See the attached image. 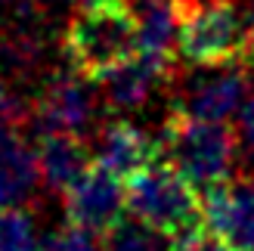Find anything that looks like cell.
I'll return each instance as SVG.
<instances>
[{"label":"cell","instance_id":"cell-14","mask_svg":"<svg viewBox=\"0 0 254 251\" xmlns=\"http://www.w3.org/2000/svg\"><path fill=\"white\" fill-rule=\"evenodd\" d=\"M0 251H41L34 220L16 205H0Z\"/></svg>","mask_w":254,"mask_h":251},{"label":"cell","instance_id":"cell-18","mask_svg":"<svg viewBox=\"0 0 254 251\" xmlns=\"http://www.w3.org/2000/svg\"><path fill=\"white\" fill-rule=\"evenodd\" d=\"M171 251H192V248H189V245H174Z\"/></svg>","mask_w":254,"mask_h":251},{"label":"cell","instance_id":"cell-3","mask_svg":"<svg viewBox=\"0 0 254 251\" xmlns=\"http://www.w3.org/2000/svg\"><path fill=\"white\" fill-rule=\"evenodd\" d=\"M127 195H130V214L164 233L174 245H189L208 233L205 202L198 189L164 158L133 174L127 180Z\"/></svg>","mask_w":254,"mask_h":251},{"label":"cell","instance_id":"cell-16","mask_svg":"<svg viewBox=\"0 0 254 251\" xmlns=\"http://www.w3.org/2000/svg\"><path fill=\"white\" fill-rule=\"evenodd\" d=\"M236 140H239V152L245 155V161L254 168V96L245 99V106L236 115Z\"/></svg>","mask_w":254,"mask_h":251},{"label":"cell","instance_id":"cell-11","mask_svg":"<svg viewBox=\"0 0 254 251\" xmlns=\"http://www.w3.org/2000/svg\"><path fill=\"white\" fill-rule=\"evenodd\" d=\"M37 165H41V180L47 189L65 195L96 161L93 149L78 133H41Z\"/></svg>","mask_w":254,"mask_h":251},{"label":"cell","instance_id":"cell-4","mask_svg":"<svg viewBox=\"0 0 254 251\" xmlns=\"http://www.w3.org/2000/svg\"><path fill=\"white\" fill-rule=\"evenodd\" d=\"M161 158L174 165L195 189L208 192L233 177L239 140L226 121H198L171 115L158 133Z\"/></svg>","mask_w":254,"mask_h":251},{"label":"cell","instance_id":"cell-15","mask_svg":"<svg viewBox=\"0 0 254 251\" xmlns=\"http://www.w3.org/2000/svg\"><path fill=\"white\" fill-rule=\"evenodd\" d=\"M41 251H106V245L99 242L96 233L68 223V227H62V230H56L50 236V239L41 245Z\"/></svg>","mask_w":254,"mask_h":251},{"label":"cell","instance_id":"cell-9","mask_svg":"<svg viewBox=\"0 0 254 251\" xmlns=\"http://www.w3.org/2000/svg\"><path fill=\"white\" fill-rule=\"evenodd\" d=\"M93 161L99 168H106L118 177L130 180L133 174L149 168L152 161L161 158V143L158 136L146 133L130 121H109L93 133Z\"/></svg>","mask_w":254,"mask_h":251},{"label":"cell","instance_id":"cell-13","mask_svg":"<svg viewBox=\"0 0 254 251\" xmlns=\"http://www.w3.org/2000/svg\"><path fill=\"white\" fill-rule=\"evenodd\" d=\"M106 251H171L174 242L155 227H149L146 220H139L136 214L118 220L106 236H103Z\"/></svg>","mask_w":254,"mask_h":251},{"label":"cell","instance_id":"cell-10","mask_svg":"<svg viewBox=\"0 0 254 251\" xmlns=\"http://www.w3.org/2000/svg\"><path fill=\"white\" fill-rule=\"evenodd\" d=\"M171 78H174V65H164V62H155L143 53H136L124 65L103 74L96 81L99 84L96 90L109 112H133L139 106H146L149 96Z\"/></svg>","mask_w":254,"mask_h":251},{"label":"cell","instance_id":"cell-5","mask_svg":"<svg viewBox=\"0 0 254 251\" xmlns=\"http://www.w3.org/2000/svg\"><path fill=\"white\" fill-rule=\"evenodd\" d=\"M248 74L242 65H192L177 78L174 115L198 121H230L245 106Z\"/></svg>","mask_w":254,"mask_h":251},{"label":"cell","instance_id":"cell-19","mask_svg":"<svg viewBox=\"0 0 254 251\" xmlns=\"http://www.w3.org/2000/svg\"><path fill=\"white\" fill-rule=\"evenodd\" d=\"M0 3H25V0H0Z\"/></svg>","mask_w":254,"mask_h":251},{"label":"cell","instance_id":"cell-1","mask_svg":"<svg viewBox=\"0 0 254 251\" xmlns=\"http://www.w3.org/2000/svg\"><path fill=\"white\" fill-rule=\"evenodd\" d=\"M177 59L186 65H245L254 59V9L236 0H180Z\"/></svg>","mask_w":254,"mask_h":251},{"label":"cell","instance_id":"cell-17","mask_svg":"<svg viewBox=\"0 0 254 251\" xmlns=\"http://www.w3.org/2000/svg\"><path fill=\"white\" fill-rule=\"evenodd\" d=\"M19 118H22V109L16 103V96H12L9 87L0 81V127H3V124H16Z\"/></svg>","mask_w":254,"mask_h":251},{"label":"cell","instance_id":"cell-8","mask_svg":"<svg viewBox=\"0 0 254 251\" xmlns=\"http://www.w3.org/2000/svg\"><path fill=\"white\" fill-rule=\"evenodd\" d=\"M205 227L230 251H254V180L230 177L201 195Z\"/></svg>","mask_w":254,"mask_h":251},{"label":"cell","instance_id":"cell-2","mask_svg":"<svg viewBox=\"0 0 254 251\" xmlns=\"http://www.w3.org/2000/svg\"><path fill=\"white\" fill-rule=\"evenodd\" d=\"M62 53L71 68L84 78L99 81L112 68L124 65L139 53V22L127 0H106L93 6H78L65 34Z\"/></svg>","mask_w":254,"mask_h":251},{"label":"cell","instance_id":"cell-7","mask_svg":"<svg viewBox=\"0 0 254 251\" xmlns=\"http://www.w3.org/2000/svg\"><path fill=\"white\" fill-rule=\"evenodd\" d=\"M130 208L127 180L106 168L93 165L84 177L65 192V217L74 227H84L96 236H106L118 220H124V211Z\"/></svg>","mask_w":254,"mask_h":251},{"label":"cell","instance_id":"cell-12","mask_svg":"<svg viewBox=\"0 0 254 251\" xmlns=\"http://www.w3.org/2000/svg\"><path fill=\"white\" fill-rule=\"evenodd\" d=\"M37 183H44L37 149L25 143L12 124H3L0 127V205L22 208L37 192Z\"/></svg>","mask_w":254,"mask_h":251},{"label":"cell","instance_id":"cell-6","mask_svg":"<svg viewBox=\"0 0 254 251\" xmlns=\"http://www.w3.org/2000/svg\"><path fill=\"white\" fill-rule=\"evenodd\" d=\"M99 90L81 71H59L44 81L34 99V124L41 133H78L93 127Z\"/></svg>","mask_w":254,"mask_h":251}]
</instances>
